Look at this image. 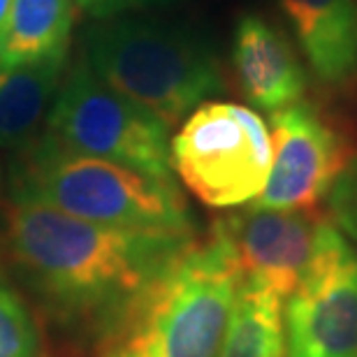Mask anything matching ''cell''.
<instances>
[{"mask_svg":"<svg viewBox=\"0 0 357 357\" xmlns=\"http://www.w3.org/2000/svg\"><path fill=\"white\" fill-rule=\"evenodd\" d=\"M195 237L123 230L38 202L0 204L5 271L61 330L100 346Z\"/></svg>","mask_w":357,"mask_h":357,"instance_id":"obj_1","label":"cell"},{"mask_svg":"<svg viewBox=\"0 0 357 357\" xmlns=\"http://www.w3.org/2000/svg\"><path fill=\"white\" fill-rule=\"evenodd\" d=\"M239 278L230 244L211 227L144 292L98 357H218Z\"/></svg>","mask_w":357,"mask_h":357,"instance_id":"obj_2","label":"cell"},{"mask_svg":"<svg viewBox=\"0 0 357 357\" xmlns=\"http://www.w3.org/2000/svg\"><path fill=\"white\" fill-rule=\"evenodd\" d=\"M7 199L38 202L91 223L123 230L192 234L188 202L174 181L73 153L40 137L12 158Z\"/></svg>","mask_w":357,"mask_h":357,"instance_id":"obj_3","label":"cell"},{"mask_svg":"<svg viewBox=\"0 0 357 357\" xmlns=\"http://www.w3.org/2000/svg\"><path fill=\"white\" fill-rule=\"evenodd\" d=\"M84 63L107 86L158 116L167 128L223 91L213 49L185 28L119 19L91 28Z\"/></svg>","mask_w":357,"mask_h":357,"instance_id":"obj_4","label":"cell"},{"mask_svg":"<svg viewBox=\"0 0 357 357\" xmlns=\"http://www.w3.org/2000/svg\"><path fill=\"white\" fill-rule=\"evenodd\" d=\"M42 137L66 151L119 162L160 181H174L169 128L144 107L107 86L84 61L63 79Z\"/></svg>","mask_w":357,"mask_h":357,"instance_id":"obj_5","label":"cell"},{"mask_svg":"<svg viewBox=\"0 0 357 357\" xmlns=\"http://www.w3.org/2000/svg\"><path fill=\"white\" fill-rule=\"evenodd\" d=\"M172 169L213 209L251 204L271 169V135L258 114L237 102L206 100L169 142Z\"/></svg>","mask_w":357,"mask_h":357,"instance_id":"obj_6","label":"cell"},{"mask_svg":"<svg viewBox=\"0 0 357 357\" xmlns=\"http://www.w3.org/2000/svg\"><path fill=\"white\" fill-rule=\"evenodd\" d=\"M285 357H357V248L330 223L285 306Z\"/></svg>","mask_w":357,"mask_h":357,"instance_id":"obj_7","label":"cell"},{"mask_svg":"<svg viewBox=\"0 0 357 357\" xmlns=\"http://www.w3.org/2000/svg\"><path fill=\"white\" fill-rule=\"evenodd\" d=\"M269 135V178L251 206L313 211L351 162L341 132L313 105L295 102L271 112Z\"/></svg>","mask_w":357,"mask_h":357,"instance_id":"obj_8","label":"cell"},{"mask_svg":"<svg viewBox=\"0 0 357 357\" xmlns=\"http://www.w3.org/2000/svg\"><path fill=\"white\" fill-rule=\"evenodd\" d=\"M332 220L316 211H278L248 204L213 227L230 244L239 281L262 285L288 299L311 269Z\"/></svg>","mask_w":357,"mask_h":357,"instance_id":"obj_9","label":"cell"},{"mask_svg":"<svg viewBox=\"0 0 357 357\" xmlns=\"http://www.w3.org/2000/svg\"><path fill=\"white\" fill-rule=\"evenodd\" d=\"M232 66L241 93L262 112L295 105L306 91V73L292 42L260 14L239 17L232 33Z\"/></svg>","mask_w":357,"mask_h":357,"instance_id":"obj_10","label":"cell"},{"mask_svg":"<svg viewBox=\"0 0 357 357\" xmlns=\"http://www.w3.org/2000/svg\"><path fill=\"white\" fill-rule=\"evenodd\" d=\"M311 73L325 86L357 82V0H276Z\"/></svg>","mask_w":357,"mask_h":357,"instance_id":"obj_11","label":"cell"},{"mask_svg":"<svg viewBox=\"0 0 357 357\" xmlns=\"http://www.w3.org/2000/svg\"><path fill=\"white\" fill-rule=\"evenodd\" d=\"M66 61L38 66H0V149L12 158L42 137L49 109L63 84Z\"/></svg>","mask_w":357,"mask_h":357,"instance_id":"obj_12","label":"cell"},{"mask_svg":"<svg viewBox=\"0 0 357 357\" xmlns=\"http://www.w3.org/2000/svg\"><path fill=\"white\" fill-rule=\"evenodd\" d=\"M73 24V0H12L0 42V66L21 68L66 61Z\"/></svg>","mask_w":357,"mask_h":357,"instance_id":"obj_13","label":"cell"},{"mask_svg":"<svg viewBox=\"0 0 357 357\" xmlns=\"http://www.w3.org/2000/svg\"><path fill=\"white\" fill-rule=\"evenodd\" d=\"M281 302L262 285L239 281L218 357H285Z\"/></svg>","mask_w":357,"mask_h":357,"instance_id":"obj_14","label":"cell"},{"mask_svg":"<svg viewBox=\"0 0 357 357\" xmlns=\"http://www.w3.org/2000/svg\"><path fill=\"white\" fill-rule=\"evenodd\" d=\"M0 357H54L33 304L0 267Z\"/></svg>","mask_w":357,"mask_h":357,"instance_id":"obj_15","label":"cell"},{"mask_svg":"<svg viewBox=\"0 0 357 357\" xmlns=\"http://www.w3.org/2000/svg\"><path fill=\"white\" fill-rule=\"evenodd\" d=\"M327 202H330L334 225L357 241V155L351 158L337 178L334 188L327 195Z\"/></svg>","mask_w":357,"mask_h":357,"instance_id":"obj_16","label":"cell"},{"mask_svg":"<svg viewBox=\"0 0 357 357\" xmlns=\"http://www.w3.org/2000/svg\"><path fill=\"white\" fill-rule=\"evenodd\" d=\"M142 3H153V0H102L98 12H114V10H123L130 5H142Z\"/></svg>","mask_w":357,"mask_h":357,"instance_id":"obj_17","label":"cell"},{"mask_svg":"<svg viewBox=\"0 0 357 357\" xmlns=\"http://www.w3.org/2000/svg\"><path fill=\"white\" fill-rule=\"evenodd\" d=\"M10 10H12V0H0V42H3L7 19H10Z\"/></svg>","mask_w":357,"mask_h":357,"instance_id":"obj_18","label":"cell"},{"mask_svg":"<svg viewBox=\"0 0 357 357\" xmlns=\"http://www.w3.org/2000/svg\"><path fill=\"white\" fill-rule=\"evenodd\" d=\"M77 3L86 5V7H96V10H100V5H102V0H77Z\"/></svg>","mask_w":357,"mask_h":357,"instance_id":"obj_19","label":"cell"}]
</instances>
